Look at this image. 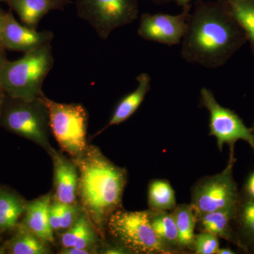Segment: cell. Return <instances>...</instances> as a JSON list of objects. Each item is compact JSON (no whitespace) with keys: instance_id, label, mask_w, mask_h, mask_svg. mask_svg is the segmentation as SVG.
I'll return each instance as SVG.
<instances>
[{"instance_id":"cell-33","label":"cell","mask_w":254,"mask_h":254,"mask_svg":"<svg viewBox=\"0 0 254 254\" xmlns=\"http://www.w3.org/2000/svg\"><path fill=\"white\" fill-rule=\"evenodd\" d=\"M6 13V11H4V10L0 7V37H1V30H2L3 23H4ZM0 44H1V43H0Z\"/></svg>"},{"instance_id":"cell-5","label":"cell","mask_w":254,"mask_h":254,"mask_svg":"<svg viewBox=\"0 0 254 254\" xmlns=\"http://www.w3.org/2000/svg\"><path fill=\"white\" fill-rule=\"evenodd\" d=\"M0 125L8 131L40 145L48 153L53 148L49 141V113L40 97L26 100L6 95Z\"/></svg>"},{"instance_id":"cell-22","label":"cell","mask_w":254,"mask_h":254,"mask_svg":"<svg viewBox=\"0 0 254 254\" xmlns=\"http://www.w3.org/2000/svg\"><path fill=\"white\" fill-rule=\"evenodd\" d=\"M48 245L49 244L21 225L8 242L6 250L11 254H48L51 253Z\"/></svg>"},{"instance_id":"cell-11","label":"cell","mask_w":254,"mask_h":254,"mask_svg":"<svg viewBox=\"0 0 254 254\" xmlns=\"http://www.w3.org/2000/svg\"><path fill=\"white\" fill-rule=\"evenodd\" d=\"M53 38V32L28 28L15 19L11 9L6 11L0 37V43L6 50L28 53L51 43Z\"/></svg>"},{"instance_id":"cell-38","label":"cell","mask_w":254,"mask_h":254,"mask_svg":"<svg viewBox=\"0 0 254 254\" xmlns=\"http://www.w3.org/2000/svg\"><path fill=\"white\" fill-rule=\"evenodd\" d=\"M0 1H7V0H0Z\"/></svg>"},{"instance_id":"cell-12","label":"cell","mask_w":254,"mask_h":254,"mask_svg":"<svg viewBox=\"0 0 254 254\" xmlns=\"http://www.w3.org/2000/svg\"><path fill=\"white\" fill-rule=\"evenodd\" d=\"M54 167V200L64 204L77 203L79 173L76 163L54 148L49 152Z\"/></svg>"},{"instance_id":"cell-3","label":"cell","mask_w":254,"mask_h":254,"mask_svg":"<svg viewBox=\"0 0 254 254\" xmlns=\"http://www.w3.org/2000/svg\"><path fill=\"white\" fill-rule=\"evenodd\" d=\"M51 43L24 53L16 61H7L0 69V85L13 98L32 100L43 93V82L54 66Z\"/></svg>"},{"instance_id":"cell-10","label":"cell","mask_w":254,"mask_h":254,"mask_svg":"<svg viewBox=\"0 0 254 254\" xmlns=\"http://www.w3.org/2000/svg\"><path fill=\"white\" fill-rule=\"evenodd\" d=\"M190 9L191 4L184 6L182 12L177 15L161 13L142 15L138 28V36L145 41L168 46L181 44Z\"/></svg>"},{"instance_id":"cell-17","label":"cell","mask_w":254,"mask_h":254,"mask_svg":"<svg viewBox=\"0 0 254 254\" xmlns=\"http://www.w3.org/2000/svg\"><path fill=\"white\" fill-rule=\"evenodd\" d=\"M100 238L93 224L83 210L72 226L63 232L60 243L62 248L76 247L98 253L95 248L98 247Z\"/></svg>"},{"instance_id":"cell-1","label":"cell","mask_w":254,"mask_h":254,"mask_svg":"<svg viewBox=\"0 0 254 254\" xmlns=\"http://www.w3.org/2000/svg\"><path fill=\"white\" fill-rule=\"evenodd\" d=\"M247 42L225 1L196 0L181 43L182 58L188 63L218 68Z\"/></svg>"},{"instance_id":"cell-8","label":"cell","mask_w":254,"mask_h":254,"mask_svg":"<svg viewBox=\"0 0 254 254\" xmlns=\"http://www.w3.org/2000/svg\"><path fill=\"white\" fill-rule=\"evenodd\" d=\"M76 8L78 17L103 40L117 28L133 23L139 11L138 0H76Z\"/></svg>"},{"instance_id":"cell-26","label":"cell","mask_w":254,"mask_h":254,"mask_svg":"<svg viewBox=\"0 0 254 254\" xmlns=\"http://www.w3.org/2000/svg\"><path fill=\"white\" fill-rule=\"evenodd\" d=\"M83 212L81 204L78 203L64 204L62 212L61 231H66L80 216Z\"/></svg>"},{"instance_id":"cell-15","label":"cell","mask_w":254,"mask_h":254,"mask_svg":"<svg viewBox=\"0 0 254 254\" xmlns=\"http://www.w3.org/2000/svg\"><path fill=\"white\" fill-rule=\"evenodd\" d=\"M237 206V205L197 217L196 225L200 231L210 232L219 238L224 239L238 247L237 233L233 226Z\"/></svg>"},{"instance_id":"cell-4","label":"cell","mask_w":254,"mask_h":254,"mask_svg":"<svg viewBox=\"0 0 254 254\" xmlns=\"http://www.w3.org/2000/svg\"><path fill=\"white\" fill-rule=\"evenodd\" d=\"M107 231L114 242L136 254H171L176 250L164 245L153 231L148 210L127 211L118 209L112 214Z\"/></svg>"},{"instance_id":"cell-16","label":"cell","mask_w":254,"mask_h":254,"mask_svg":"<svg viewBox=\"0 0 254 254\" xmlns=\"http://www.w3.org/2000/svg\"><path fill=\"white\" fill-rule=\"evenodd\" d=\"M233 225L239 248L254 254V199L240 193Z\"/></svg>"},{"instance_id":"cell-19","label":"cell","mask_w":254,"mask_h":254,"mask_svg":"<svg viewBox=\"0 0 254 254\" xmlns=\"http://www.w3.org/2000/svg\"><path fill=\"white\" fill-rule=\"evenodd\" d=\"M172 214L178 232L179 250L193 252L196 218L191 205L186 203L177 205Z\"/></svg>"},{"instance_id":"cell-34","label":"cell","mask_w":254,"mask_h":254,"mask_svg":"<svg viewBox=\"0 0 254 254\" xmlns=\"http://www.w3.org/2000/svg\"><path fill=\"white\" fill-rule=\"evenodd\" d=\"M235 252L230 249V247H224V248L219 249L218 254H235Z\"/></svg>"},{"instance_id":"cell-13","label":"cell","mask_w":254,"mask_h":254,"mask_svg":"<svg viewBox=\"0 0 254 254\" xmlns=\"http://www.w3.org/2000/svg\"><path fill=\"white\" fill-rule=\"evenodd\" d=\"M10 9L17 14L23 25L36 29L42 18L50 11L64 9L72 4L71 0H7Z\"/></svg>"},{"instance_id":"cell-37","label":"cell","mask_w":254,"mask_h":254,"mask_svg":"<svg viewBox=\"0 0 254 254\" xmlns=\"http://www.w3.org/2000/svg\"><path fill=\"white\" fill-rule=\"evenodd\" d=\"M252 133H253V137H254V147H253V148H252V149L254 150V123L253 127H252Z\"/></svg>"},{"instance_id":"cell-2","label":"cell","mask_w":254,"mask_h":254,"mask_svg":"<svg viewBox=\"0 0 254 254\" xmlns=\"http://www.w3.org/2000/svg\"><path fill=\"white\" fill-rule=\"evenodd\" d=\"M79 173L78 198L100 238L105 240L108 220L121 208L127 181L125 168L117 166L93 145L73 158Z\"/></svg>"},{"instance_id":"cell-25","label":"cell","mask_w":254,"mask_h":254,"mask_svg":"<svg viewBox=\"0 0 254 254\" xmlns=\"http://www.w3.org/2000/svg\"><path fill=\"white\" fill-rule=\"evenodd\" d=\"M219 249V237L216 235L205 231H201L195 235L193 254H217Z\"/></svg>"},{"instance_id":"cell-31","label":"cell","mask_w":254,"mask_h":254,"mask_svg":"<svg viewBox=\"0 0 254 254\" xmlns=\"http://www.w3.org/2000/svg\"><path fill=\"white\" fill-rule=\"evenodd\" d=\"M6 50L4 47L0 44V69L2 67L3 65L8 61L7 58H6Z\"/></svg>"},{"instance_id":"cell-35","label":"cell","mask_w":254,"mask_h":254,"mask_svg":"<svg viewBox=\"0 0 254 254\" xmlns=\"http://www.w3.org/2000/svg\"><path fill=\"white\" fill-rule=\"evenodd\" d=\"M191 1H193V0H172V1H175L178 6H181L182 8L190 4ZM195 1H196V0H195Z\"/></svg>"},{"instance_id":"cell-29","label":"cell","mask_w":254,"mask_h":254,"mask_svg":"<svg viewBox=\"0 0 254 254\" xmlns=\"http://www.w3.org/2000/svg\"><path fill=\"white\" fill-rule=\"evenodd\" d=\"M242 193L254 199V171L247 178Z\"/></svg>"},{"instance_id":"cell-27","label":"cell","mask_w":254,"mask_h":254,"mask_svg":"<svg viewBox=\"0 0 254 254\" xmlns=\"http://www.w3.org/2000/svg\"><path fill=\"white\" fill-rule=\"evenodd\" d=\"M63 203L52 200L49 210V222L53 232L61 231L62 212Z\"/></svg>"},{"instance_id":"cell-23","label":"cell","mask_w":254,"mask_h":254,"mask_svg":"<svg viewBox=\"0 0 254 254\" xmlns=\"http://www.w3.org/2000/svg\"><path fill=\"white\" fill-rule=\"evenodd\" d=\"M148 203L150 210L173 211L177 206L176 195L168 180L158 179L150 182Z\"/></svg>"},{"instance_id":"cell-21","label":"cell","mask_w":254,"mask_h":254,"mask_svg":"<svg viewBox=\"0 0 254 254\" xmlns=\"http://www.w3.org/2000/svg\"><path fill=\"white\" fill-rule=\"evenodd\" d=\"M149 221L159 240L170 248L180 252L178 247V232L173 214L165 210H148Z\"/></svg>"},{"instance_id":"cell-36","label":"cell","mask_w":254,"mask_h":254,"mask_svg":"<svg viewBox=\"0 0 254 254\" xmlns=\"http://www.w3.org/2000/svg\"><path fill=\"white\" fill-rule=\"evenodd\" d=\"M148 1H151L152 3L156 5H162L171 2L172 0H148Z\"/></svg>"},{"instance_id":"cell-30","label":"cell","mask_w":254,"mask_h":254,"mask_svg":"<svg viewBox=\"0 0 254 254\" xmlns=\"http://www.w3.org/2000/svg\"><path fill=\"white\" fill-rule=\"evenodd\" d=\"M62 254H95L91 250H83V249L76 248V247H69V248H62L60 251Z\"/></svg>"},{"instance_id":"cell-20","label":"cell","mask_w":254,"mask_h":254,"mask_svg":"<svg viewBox=\"0 0 254 254\" xmlns=\"http://www.w3.org/2000/svg\"><path fill=\"white\" fill-rule=\"evenodd\" d=\"M24 200L9 190H0V232L13 230L26 211Z\"/></svg>"},{"instance_id":"cell-7","label":"cell","mask_w":254,"mask_h":254,"mask_svg":"<svg viewBox=\"0 0 254 254\" xmlns=\"http://www.w3.org/2000/svg\"><path fill=\"white\" fill-rule=\"evenodd\" d=\"M234 148H230L228 164L221 173L202 177L192 187L190 204L195 218L203 214L236 206L238 203L240 193L233 176L237 161Z\"/></svg>"},{"instance_id":"cell-28","label":"cell","mask_w":254,"mask_h":254,"mask_svg":"<svg viewBox=\"0 0 254 254\" xmlns=\"http://www.w3.org/2000/svg\"><path fill=\"white\" fill-rule=\"evenodd\" d=\"M100 253L101 254H130L128 250L124 248L122 246L115 243L112 245H107L104 246L103 250H100Z\"/></svg>"},{"instance_id":"cell-18","label":"cell","mask_w":254,"mask_h":254,"mask_svg":"<svg viewBox=\"0 0 254 254\" xmlns=\"http://www.w3.org/2000/svg\"><path fill=\"white\" fill-rule=\"evenodd\" d=\"M137 87L134 91L124 97L117 105L109 123L102 130L114 125H119L127 121L133 115L143 103L145 96L150 90L151 78L147 73H141L136 77Z\"/></svg>"},{"instance_id":"cell-24","label":"cell","mask_w":254,"mask_h":254,"mask_svg":"<svg viewBox=\"0 0 254 254\" xmlns=\"http://www.w3.org/2000/svg\"><path fill=\"white\" fill-rule=\"evenodd\" d=\"M245 32L254 54V0H222Z\"/></svg>"},{"instance_id":"cell-9","label":"cell","mask_w":254,"mask_h":254,"mask_svg":"<svg viewBox=\"0 0 254 254\" xmlns=\"http://www.w3.org/2000/svg\"><path fill=\"white\" fill-rule=\"evenodd\" d=\"M200 104L210 115L209 136L216 138L220 151L225 144L230 148H235L238 141L247 142L253 148L252 127L246 126L243 120L233 110L219 104L213 92L208 88L203 87L200 91Z\"/></svg>"},{"instance_id":"cell-39","label":"cell","mask_w":254,"mask_h":254,"mask_svg":"<svg viewBox=\"0 0 254 254\" xmlns=\"http://www.w3.org/2000/svg\"><path fill=\"white\" fill-rule=\"evenodd\" d=\"M0 88H1V85H0Z\"/></svg>"},{"instance_id":"cell-32","label":"cell","mask_w":254,"mask_h":254,"mask_svg":"<svg viewBox=\"0 0 254 254\" xmlns=\"http://www.w3.org/2000/svg\"><path fill=\"white\" fill-rule=\"evenodd\" d=\"M6 95V93H5L4 89H3L2 88H0V117H1V110H2V107L3 105H4Z\"/></svg>"},{"instance_id":"cell-14","label":"cell","mask_w":254,"mask_h":254,"mask_svg":"<svg viewBox=\"0 0 254 254\" xmlns=\"http://www.w3.org/2000/svg\"><path fill=\"white\" fill-rule=\"evenodd\" d=\"M51 194L48 193L26 204L23 226L48 244L54 243V232L50 227L49 210Z\"/></svg>"},{"instance_id":"cell-6","label":"cell","mask_w":254,"mask_h":254,"mask_svg":"<svg viewBox=\"0 0 254 254\" xmlns=\"http://www.w3.org/2000/svg\"><path fill=\"white\" fill-rule=\"evenodd\" d=\"M39 97L48 108L50 130L60 148L73 158L80 156L88 146V115L86 108L77 103L55 102L43 93Z\"/></svg>"}]
</instances>
